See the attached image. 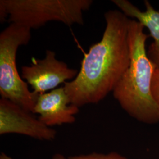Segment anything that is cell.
<instances>
[{"mask_svg":"<svg viewBox=\"0 0 159 159\" xmlns=\"http://www.w3.org/2000/svg\"><path fill=\"white\" fill-rule=\"evenodd\" d=\"M104 18L102 39L84 55L77 77L63 85L71 104L78 107L102 101L113 91L130 65V19L117 10L106 12Z\"/></svg>","mask_w":159,"mask_h":159,"instance_id":"obj_1","label":"cell"},{"mask_svg":"<svg viewBox=\"0 0 159 159\" xmlns=\"http://www.w3.org/2000/svg\"><path fill=\"white\" fill-rule=\"evenodd\" d=\"M142 24L130 20L128 41L130 63L113 91L114 98L130 116L148 125L159 123V107L152 95L156 66L148 56L146 43L149 37Z\"/></svg>","mask_w":159,"mask_h":159,"instance_id":"obj_2","label":"cell"},{"mask_svg":"<svg viewBox=\"0 0 159 159\" xmlns=\"http://www.w3.org/2000/svg\"><path fill=\"white\" fill-rule=\"evenodd\" d=\"M92 0H1L0 21H8L29 29H37L50 21L70 27L84 24L83 12Z\"/></svg>","mask_w":159,"mask_h":159,"instance_id":"obj_3","label":"cell"},{"mask_svg":"<svg viewBox=\"0 0 159 159\" xmlns=\"http://www.w3.org/2000/svg\"><path fill=\"white\" fill-rule=\"evenodd\" d=\"M31 29L11 23L0 34V94L24 110L33 113L39 94L31 92L28 84L18 72L17 52L31 38Z\"/></svg>","mask_w":159,"mask_h":159,"instance_id":"obj_4","label":"cell"},{"mask_svg":"<svg viewBox=\"0 0 159 159\" xmlns=\"http://www.w3.org/2000/svg\"><path fill=\"white\" fill-rule=\"evenodd\" d=\"M78 73L77 70L70 68L66 63L58 60L56 52L50 50L46 51L43 59L34 60L31 66L21 68V78L37 94L57 89L67 80H74Z\"/></svg>","mask_w":159,"mask_h":159,"instance_id":"obj_5","label":"cell"},{"mask_svg":"<svg viewBox=\"0 0 159 159\" xmlns=\"http://www.w3.org/2000/svg\"><path fill=\"white\" fill-rule=\"evenodd\" d=\"M33 114L9 100L1 98L0 134H18L39 140H54L56 131L43 124Z\"/></svg>","mask_w":159,"mask_h":159,"instance_id":"obj_6","label":"cell"},{"mask_svg":"<svg viewBox=\"0 0 159 159\" xmlns=\"http://www.w3.org/2000/svg\"><path fill=\"white\" fill-rule=\"evenodd\" d=\"M79 112V107L71 104L62 86L49 93L39 94L33 114H39V119L51 127L73 123L76 120L75 116Z\"/></svg>","mask_w":159,"mask_h":159,"instance_id":"obj_7","label":"cell"},{"mask_svg":"<svg viewBox=\"0 0 159 159\" xmlns=\"http://www.w3.org/2000/svg\"><path fill=\"white\" fill-rule=\"evenodd\" d=\"M112 2L127 17L134 18L148 29L149 37L153 40L147 50L148 56L156 68H159V11L148 0L144 1L146 7L144 11L140 10L128 0H113Z\"/></svg>","mask_w":159,"mask_h":159,"instance_id":"obj_8","label":"cell"},{"mask_svg":"<svg viewBox=\"0 0 159 159\" xmlns=\"http://www.w3.org/2000/svg\"><path fill=\"white\" fill-rule=\"evenodd\" d=\"M69 159H127L125 156L116 152L109 153H91L87 154H80L68 157Z\"/></svg>","mask_w":159,"mask_h":159,"instance_id":"obj_9","label":"cell"},{"mask_svg":"<svg viewBox=\"0 0 159 159\" xmlns=\"http://www.w3.org/2000/svg\"><path fill=\"white\" fill-rule=\"evenodd\" d=\"M151 91L153 98L159 107V68L154 70L151 85Z\"/></svg>","mask_w":159,"mask_h":159,"instance_id":"obj_10","label":"cell"},{"mask_svg":"<svg viewBox=\"0 0 159 159\" xmlns=\"http://www.w3.org/2000/svg\"><path fill=\"white\" fill-rule=\"evenodd\" d=\"M0 159H14L4 153H1L0 155ZM52 159H69L62 154L57 153L54 154Z\"/></svg>","mask_w":159,"mask_h":159,"instance_id":"obj_11","label":"cell"}]
</instances>
